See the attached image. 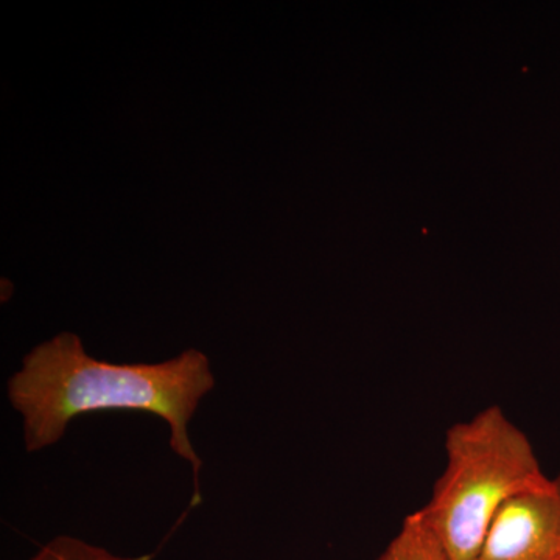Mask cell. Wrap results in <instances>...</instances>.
<instances>
[{
	"label": "cell",
	"mask_w": 560,
	"mask_h": 560,
	"mask_svg": "<svg viewBox=\"0 0 560 560\" xmlns=\"http://www.w3.org/2000/svg\"><path fill=\"white\" fill-rule=\"evenodd\" d=\"M377 560H451L419 512L407 515L388 547Z\"/></svg>",
	"instance_id": "277c9868"
},
{
	"label": "cell",
	"mask_w": 560,
	"mask_h": 560,
	"mask_svg": "<svg viewBox=\"0 0 560 560\" xmlns=\"http://www.w3.org/2000/svg\"><path fill=\"white\" fill-rule=\"evenodd\" d=\"M444 448L445 469L418 512L448 559L477 560L501 508L550 477L499 405L452 425Z\"/></svg>",
	"instance_id": "7a4b0ae2"
},
{
	"label": "cell",
	"mask_w": 560,
	"mask_h": 560,
	"mask_svg": "<svg viewBox=\"0 0 560 560\" xmlns=\"http://www.w3.org/2000/svg\"><path fill=\"white\" fill-rule=\"evenodd\" d=\"M28 560H151V556L124 558L77 537L58 536L40 547L39 551Z\"/></svg>",
	"instance_id": "5b68a950"
},
{
	"label": "cell",
	"mask_w": 560,
	"mask_h": 560,
	"mask_svg": "<svg viewBox=\"0 0 560 560\" xmlns=\"http://www.w3.org/2000/svg\"><path fill=\"white\" fill-rule=\"evenodd\" d=\"M213 386L208 355L200 350H184L162 363L116 364L94 359L80 337L62 331L24 357L7 382V397L22 416L28 453L58 444L69 423L90 412L143 411L165 420L172 451L194 470V510L201 503L202 460L189 422Z\"/></svg>",
	"instance_id": "6da1fadb"
},
{
	"label": "cell",
	"mask_w": 560,
	"mask_h": 560,
	"mask_svg": "<svg viewBox=\"0 0 560 560\" xmlns=\"http://www.w3.org/2000/svg\"><path fill=\"white\" fill-rule=\"evenodd\" d=\"M477 560H560V474L501 508Z\"/></svg>",
	"instance_id": "3957f363"
}]
</instances>
